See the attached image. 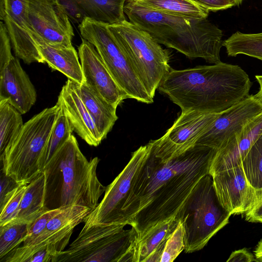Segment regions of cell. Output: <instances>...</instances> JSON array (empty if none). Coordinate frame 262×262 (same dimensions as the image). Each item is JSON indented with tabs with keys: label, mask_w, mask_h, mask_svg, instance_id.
<instances>
[{
	"label": "cell",
	"mask_w": 262,
	"mask_h": 262,
	"mask_svg": "<svg viewBox=\"0 0 262 262\" xmlns=\"http://www.w3.org/2000/svg\"><path fill=\"white\" fill-rule=\"evenodd\" d=\"M217 151L195 144L163 162L154 155L150 146L126 208L128 225L136 230L138 239L156 225L176 217L200 180L209 174Z\"/></svg>",
	"instance_id": "obj_1"
},
{
	"label": "cell",
	"mask_w": 262,
	"mask_h": 262,
	"mask_svg": "<svg viewBox=\"0 0 262 262\" xmlns=\"http://www.w3.org/2000/svg\"><path fill=\"white\" fill-rule=\"evenodd\" d=\"M252 84L241 67L221 61L182 70L171 69L158 89L182 113L218 114L248 97Z\"/></svg>",
	"instance_id": "obj_2"
},
{
	"label": "cell",
	"mask_w": 262,
	"mask_h": 262,
	"mask_svg": "<svg viewBox=\"0 0 262 262\" xmlns=\"http://www.w3.org/2000/svg\"><path fill=\"white\" fill-rule=\"evenodd\" d=\"M129 21L147 32L158 43L176 50L189 58L220 62L223 33L207 18L163 13L127 0L124 7Z\"/></svg>",
	"instance_id": "obj_3"
},
{
	"label": "cell",
	"mask_w": 262,
	"mask_h": 262,
	"mask_svg": "<svg viewBox=\"0 0 262 262\" xmlns=\"http://www.w3.org/2000/svg\"><path fill=\"white\" fill-rule=\"evenodd\" d=\"M99 161L98 157L88 161L72 135L44 167L46 210L73 205L96 208L105 190L97 175Z\"/></svg>",
	"instance_id": "obj_4"
},
{
	"label": "cell",
	"mask_w": 262,
	"mask_h": 262,
	"mask_svg": "<svg viewBox=\"0 0 262 262\" xmlns=\"http://www.w3.org/2000/svg\"><path fill=\"white\" fill-rule=\"evenodd\" d=\"M59 108L57 102L24 124L12 144L0 157L2 171L17 183L29 184L43 172L46 145Z\"/></svg>",
	"instance_id": "obj_5"
},
{
	"label": "cell",
	"mask_w": 262,
	"mask_h": 262,
	"mask_svg": "<svg viewBox=\"0 0 262 262\" xmlns=\"http://www.w3.org/2000/svg\"><path fill=\"white\" fill-rule=\"evenodd\" d=\"M125 224L84 226L55 262H135L138 234Z\"/></svg>",
	"instance_id": "obj_6"
},
{
	"label": "cell",
	"mask_w": 262,
	"mask_h": 262,
	"mask_svg": "<svg viewBox=\"0 0 262 262\" xmlns=\"http://www.w3.org/2000/svg\"><path fill=\"white\" fill-rule=\"evenodd\" d=\"M231 215L217 198L211 176L204 177L175 217L183 227L184 251L202 249L229 223Z\"/></svg>",
	"instance_id": "obj_7"
},
{
	"label": "cell",
	"mask_w": 262,
	"mask_h": 262,
	"mask_svg": "<svg viewBox=\"0 0 262 262\" xmlns=\"http://www.w3.org/2000/svg\"><path fill=\"white\" fill-rule=\"evenodd\" d=\"M107 26L146 91L154 98L156 90L172 69L168 52L147 32L126 19Z\"/></svg>",
	"instance_id": "obj_8"
},
{
	"label": "cell",
	"mask_w": 262,
	"mask_h": 262,
	"mask_svg": "<svg viewBox=\"0 0 262 262\" xmlns=\"http://www.w3.org/2000/svg\"><path fill=\"white\" fill-rule=\"evenodd\" d=\"M78 28L82 38L95 47L112 77L128 98L152 103L154 98L146 91L107 24L85 18Z\"/></svg>",
	"instance_id": "obj_9"
},
{
	"label": "cell",
	"mask_w": 262,
	"mask_h": 262,
	"mask_svg": "<svg viewBox=\"0 0 262 262\" xmlns=\"http://www.w3.org/2000/svg\"><path fill=\"white\" fill-rule=\"evenodd\" d=\"M150 150L149 144L133 152L129 162L113 181L105 187L104 195L89 214L84 226L128 225L126 208L135 179Z\"/></svg>",
	"instance_id": "obj_10"
},
{
	"label": "cell",
	"mask_w": 262,
	"mask_h": 262,
	"mask_svg": "<svg viewBox=\"0 0 262 262\" xmlns=\"http://www.w3.org/2000/svg\"><path fill=\"white\" fill-rule=\"evenodd\" d=\"M92 210L79 205L63 208L35 239L17 248L0 261L27 262L35 253L46 246L54 248L59 254L68 245L74 228L84 222Z\"/></svg>",
	"instance_id": "obj_11"
},
{
	"label": "cell",
	"mask_w": 262,
	"mask_h": 262,
	"mask_svg": "<svg viewBox=\"0 0 262 262\" xmlns=\"http://www.w3.org/2000/svg\"><path fill=\"white\" fill-rule=\"evenodd\" d=\"M219 114L197 111L181 112L162 137L149 142L151 151L163 162L180 155L195 144Z\"/></svg>",
	"instance_id": "obj_12"
},
{
	"label": "cell",
	"mask_w": 262,
	"mask_h": 262,
	"mask_svg": "<svg viewBox=\"0 0 262 262\" xmlns=\"http://www.w3.org/2000/svg\"><path fill=\"white\" fill-rule=\"evenodd\" d=\"M26 11L28 31H33L51 46H73V29L58 0H27Z\"/></svg>",
	"instance_id": "obj_13"
},
{
	"label": "cell",
	"mask_w": 262,
	"mask_h": 262,
	"mask_svg": "<svg viewBox=\"0 0 262 262\" xmlns=\"http://www.w3.org/2000/svg\"><path fill=\"white\" fill-rule=\"evenodd\" d=\"M262 113V102L255 95H249L219 113L195 144L219 149L229 139L241 131L251 120Z\"/></svg>",
	"instance_id": "obj_14"
},
{
	"label": "cell",
	"mask_w": 262,
	"mask_h": 262,
	"mask_svg": "<svg viewBox=\"0 0 262 262\" xmlns=\"http://www.w3.org/2000/svg\"><path fill=\"white\" fill-rule=\"evenodd\" d=\"M217 198L231 214H245L253 206L256 189L248 182L242 165L210 174Z\"/></svg>",
	"instance_id": "obj_15"
},
{
	"label": "cell",
	"mask_w": 262,
	"mask_h": 262,
	"mask_svg": "<svg viewBox=\"0 0 262 262\" xmlns=\"http://www.w3.org/2000/svg\"><path fill=\"white\" fill-rule=\"evenodd\" d=\"M83 82L101 95L107 101L117 106L129 98L117 84L95 47L82 38L78 47Z\"/></svg>",
	"instance_id": "obj_16"
},
{
	"label": "cell",
	"mask_w": 262,
	"mask_h": 262,
	"mask_svg": "<svg viewBox=\"0 0 262 262\" xmlns=\"http://www.w3.org/2000/svg\"><path fill=\"white\" fill-rule=\"evenodd\" d=\"M27 0H5L6 16L4 20L15 55L25 63H45L29 35L27 24Z\"/></svg>",
	"instance_id": "obj_17"
},
{
	"label": "cell",
	"mask_w": 262,
	"mask_h": 262,
	"mask_svg": "<svg viewBox=\"0 0 262 262\" xmlns=\"http://www.w3.org/2000/svg\"><path fill=\"white\" fill-rule=\"evenodd\" d=\"M37 99L36 90L17 58L13 57L0 71V99H7L21 114L27 113Z\"/></svg>",
	"instance_id": "obj_18"
},
{
	"label": "cell",
	"mask_w": 262,
	"mask_h": 262,
	"mask_svg": "<svg viewBox=\"0 0 262 262\" xmlns=\"http://www.w3.org/2000/svg\"><path fill=\"white\" fill-rule=\"evenodd\" d=\"M261 133L262 113L249 121L217 150L209 174L241 165L243 160Z\"/></svg>",
	"instance_id": "obj_19"
},
{
	"label": "cell",
	"mask_w": 262,
	"mask_h": 262,
	"mask_svg": "<svg viewBox=\"0 0 262 262\" xmlns=\"http://www.w3.org/2000/svg\"><path fill=\"white\" fill-rule=\"evenodd\" d=\"M79 85L68 79L58 99L61 102L76 133L89 145L97 146L102 140L82 100Z\"/></svg>",
	"instance_id": "obj_20"
},
{
	"label": "cell",
	"mask_w": 262,
	"mask_h": 262,
	"mask_svg": "<svg viewBox=\"0 0 262 262\" xmlns=\"http://www.w3.org/2000/svg\"><path fill=\"white\" fill-rule=\"evenodd\" d=\"M29 35L34 41L45 63L53 70H57L80 85L83 82V76L78 54L73 46L59 48L47 43L32 31Z\"/></svg>",
	"instance_id": "obj_21"
},
{
	"label": "cell",
	"mask_w": 262,
	"mask_h": 262,
	"mask_svg": "<svg viewBox=\"0 0 262 262\" xmlns=\"http://www.w3.org/2000/svg\"><path fill=\"white\" fill-rule=\"evenodd\" d=\"M179 221L173 217L156 225L139 238L135 262H160L166 242Z\"/></svg>",
	"instance_id": "obj_22"
},
{
	"label": "cell",
	"mask_w": 262,
	"mask_h": 262,
	"mask_svg": "<svg viewBox=\"0 0 262 262\" xmlns=\"http://www.w3.org/2000/svg\"><path fill=\"white\" fill-rule=\"evenodd\" d=\"M79 90L84 104L103 140L118 119L117 107L84 83L79 85Z\"/></svg>",
	"instance_id": "obj_23"
},
{
	"label": "cell",
	"mask_w": 262,
	"mask_h": 262,
	"mask_svg": "<svg viewBox=\"0 0 262 262\" xmlns=\"http://www.w3.org/2000/svg\"><path fill=\"white\" fill-rule=\"evenodd\" d=\"M78 8L84 18L107 25L125 20L124 7L127 0H70Z\"/></svg>",
	"instance_id": "obj_24"
},
{
	"label": "cell",
	"mask_w": 262,
	"mask_h": 262,
	"mask_svg": "<svg viewBox=\"0 0 262 262\" xmlns=\"http://www.w3.org/2000/svg\"><path fill=\"white\" fill-rule=\"evenodd\" d=\"M44 193L45 175L42 172L27 185L16 215L9 223L30 224L47 211L43 205Z\"/></svg>",
	"instance_id": "obj_25"
},
{
	"label": "cell",
	"mask_w": 262,
	"mask_h": 262,
	"mask_svg": "<svg viewBox=\"0 0 262 262\" xmlns=\"http://www.w3.org/2000/svg\"><path fill=\"white\" fill-rule=\"evenodd\" d=\"M21 115L7 99H0V157L22 129Z\"/></svg>",
	"instance_id": "obj_26"
},
{
	"label": "cell",
	"mask_w": 262,
	"mask_h": 262,
	"mask_svg": "<svg viewBox=\"0 0 262 262\" xmlns=\"http://www.w3.org/2000/svg\"><path fill=\"white\" fill-rule=\"evenodd\" d=\"M143 7L171 14L207 18L209 11L189 0H130Z\"/></svg>",
	"instance_id": "obj_27"
},
{
	"label": "cell",
	"mask_w": 262,
	"mask_h": 262,
	"mask_svg": "<svg viewBox=\"0 0 262 262\" xmlns=\"http://www.w3.org/2000/svg\"><path fill=\"white\" fill-rule=\"evenodd\" d=\"M228 56L245 55L262 61V32L245 33L238 31L223 40Z\"/></svg>",
	"instance_id": "obj_28"
},
{
	"label": "cell",
	"mask_w": 262,
	"mask_h": 262,
	"mask_svg": "<svg viewBox=\"0 0 262 262\" xmlns=\"http://www.w3.org/2000/svg\"><path fill=\"white\" fill-rule=\"evenodd\" d=\"M57 102L59 104V108L46 145V164L55 152L70 138L74 130L61 102L58 99Z\"/></svg>",
	"instance_id": "obj_29"
},
{
	"label": "cell",
	"mask_w": 262,
	"mask_h": 262,
	"mask_svg": "<svg viewBox=\"0 0 262 262\" xmlns=\"http://www.w3.org/2000/svg\"><path fill=\"white\" fill-rule=\"evenodd\" d=\"M242 166L249 184L255 189L262 188V133L243 160Z\"/></svg>",
	"instance_id": "obj_30"
},
{
	"label": "cell",
	"mask_w": 262,
	"mask_h": 262,
	"mask_svg": "<svg viewBox=\"0 0 262 262\" xmlns=\"http://www.w3.org/2000/svg\"><path fill=\"white\" fill-rule=\"evenodd\" d=\"M29 225L26 223H9L0 226V260L23 243Z\"/></svg>",
	"instance_id": "obj_31"
},
{
	"label": "cell",
	"mask_w": 262,
	"mask_h": 262,
	"mask_svg": "<svg viewBox=\"0 0 262 262\" xmlns=\"http://www.w3.org/2000/svg\"><path fill=\"white\" fill-rule=\"evenodd\" d=\"M28 184L21 182L0 202V226L12 221L16 215L21 199Z\"/></svg>",
	"instance_id": "obj_32"
},
{
	"label": "cell",
	"mask_w": 262,
	"mask_h": 262,
	"mask_svg": "<svg viewBox=\"0 0 262 262\" xmlns=\"http://www.w3.org/2000/svg\"><path fill=\"white\" fill-rule=\"evenodd\" d=\"M184 248L183 227L179 221L176 228L166 242L160 262L173 261Z\"/></svg>",
	"instance_id": "obj_33"
},
{
	"label": "cell",
	"mask_w": 262,
	"mask_h": 262,
	"mask_svg": "<svg viewBox=\"0 0 262 262\" xmlns=\"http://www.w3.org/2000/svg\"><path fill=\"white\" fill-rule=\"evenodd\" d=\"M63 208L47 210L29 224L22 245H27L35 239L45 228L48 222Z\"/></svg>",
	"instance_id": "obj_34"
},
{
	"label": "cell",
	"mask_w": 262,
	"mask_h": 262,
	"mask_svg": "<svg viewBox=\"0 0 262 262\" xmlns=\"http://www.w3.org/2000/svg\"><path fill=\"white\" fill-rule=\"evenodd\" d=\"M11 43L4 23L0 24V71L8 64L14 57L11 53Z\"/></svg>",
	"instance_id": "obj_35"
},
{
	"label": "cell",
	"mask_w": 262,
	"mask_h": 262,
	"mask_svg": "<svg viewBox=\"0 0 262 262\" xmlns=\"http://www.w3.org/2000/svg\"><path fill=\"white\" fill-rule=\"evenodd\" d=\"M209 12L225 10L235 6L233 0H189Z\"/></svg>",
	"instance_id": "obj_36"
},
{
	"label": "cell",
	"mask_w": 262,
	"mask_h": 262,
	"mask_svg": "<svg viewBox=\"0 0 262 262\" xmlns=\"http://www.w3.org/2000/svg\"><path fill=\"white\" fill-rule=\"evenodd\" d=\"M246 221L253 223L262 222V188L256 189V200L252 208L245 214Z\"/></svg>",
	"instance_id": "obj_37"
},
{
	"label": "cell",
	"mask_w": 262,
	"mask_h": 262,
	"mask_svg": "<svg viewBox=\"0 0 262 262\" xmlns=\"http://www.w3.org/2000/svg\"><path fill=\"white\" fill-rule=\"evenodd\" d=\"M58 253L53 248L46 246L31 256L27 262H55Z\"/></svg>",
	"instance_id": "obj_38"
},
{
	"label": "cell",
	"mask_w": 262,
	"mask_h": 262,
	"mask_svg": "<svg viewBox=\"0 0 262 262\" xmlns=\"http://www.w3.org/2000/svg\"><path fill=\"white\" fill-rule=\"evenodd\" d=\"M64 8L70 20L80 24L84 19L77 6L70 0H58Z\"/></svg>",
	"instance_id": "obj_39"
},
{
	"label": "cell",
	"mask_w": 262,
	"mask_h": 262,
	"mask_svg": "<svg viewBox=\"0 0 262 262\" xmlns=\"http://www.w3.org/2000/svg\"><path fill=\"white\" fill-rule=\"evenodd\" d=\"M19 183H17L12 178L7 176L2 171L1 176V190L0 202L2 201L6 195L13 189H14Z\"/></svg>",
	"instance_id": "obj_40"
},
{
	"label": "cell",
	"mask_w": 262,
	"mask_h": 262,
	"mask_svg": "<svg viewBox=\"0 0 262 262\" xmlns=\"http://www.w3.org/2000/svg\"><path fill=\"white\" fill-rule=\"evenodd\" d=\"M254 261H256L255 255L245 248L232 252L227 260L228 262H251Z\"/></svg>",
	"instance_id": "obj_41"
},
{
	"label": "cell",
	"mask_w": 262,
	"mask_h": 262,
	"mask_svg": "<svg viewBox=\"0 0 262 262\" xmlns=\"http://www.w3.org/2000/svg\"><path fill=\"white\" fill-rule=\"evenodd\" d=\"M256 261H262V239L259 241L254 250Z\"/></svg>",
	"instance_id": "obj_42"
},
{
	"label": "cell",
	"mask_w": 262,
	"mask_h": 262,
	"mask_svg": "<svg viewBox=\"0 0 262 262\" xmlns=\"http://www.w3.org/2000/svg\"><path fill=\"white\" fill-rule=\"evenodd\" d=\"M255 78L259 84V90L255 95L262 102V75H255Z\"/></svg>",
	"instance_id": "obj_43"
},
{
	"label": "cell",
	"mask_w": 262,
	"mask_h": 262,
	"mask_svg": "<svg viewBox=\"0 0 262 262\" xmlns=\"http://www.w3.org/2000/svg\"><path fill=\"white\" fill-rule=\"evenodd\" d=\"M6 16V8L5 0H0V19L4 21Z\"/></svg>",
	"instance_id": "obj_44"
},
{
	"label": "cell",
	"mask_w": 262,
	"mask_h": 262,
	"mask_svg": "<svg viewBox=\"0 0 262 262\" xmlns=\"http://www.w3.org/2000/svg\"><path fill=\"white\" fill-rule=\"evenodd\" d=\"M233 1H234L235 3L236 6L240 5L243 1V0H233Z\"/></svg>",
	"instance_id": "obj_45"
},
{
	"label": "cell",
	"mask_w": 262,
	"mask_h": 262,
	"mask_svg": "<svg viewBox=\"0 0 262 262\" xmlns=\"http://www.w3.org/2000/svg\"><path fill=\"white\" fill-rule=\"evenodd\" d=\"M261 223H262V222H261Z\"/></svg>",
	"instance_id": "obj_46"
}]
</instances>
